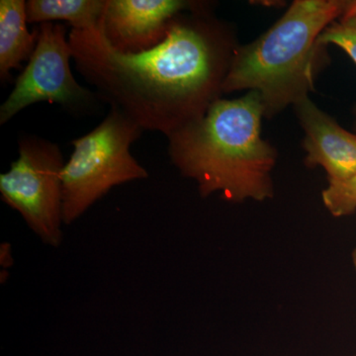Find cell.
Here are the masks:
<instances>
[{
  "label": "cell",
  "instance_id": "6da1fadb",
  "mask_svg": "<svg viewBox=\"0 0 356 356\" xmlns=\"http://www.w3.org/2000/svg\"><path fill=\"white\" fill-rule=\"evenodd\" d=\"M203 2L180 13L156 48L125 55L96 30H70L76 70L110 106L166 137L202 118L222 93L238 48L231 29Z\"/></svg>",
  "mask_w": 356,
  "mask_h": 356
},
{
  "label": "cell",
  "instance_id": "7a4b0ae2",
  "mask_svg": "<svg viewBox=\"0 0 356 356\" xmlns=\"http://www.w3.org/2000/svg\"><path fill=\"white\" fill-rule=\"evenodd\" d=\"M264 116L257 91L236 99L220 98L202 118L168 136L173 165L197 182L202 197L216 192L232 203L273 197L277 153L262 139Z\"/></svg>",
  "mask_w": 356,
  "mask_h": 356
},
{
  "label": "cell",
  "instance_id": "3957f363",
  "mask_svg": "<svg viewBox=\"0 0 356 356\" xmlns=\"http://www.w3.org/2000/svg\"><path fill=\"white\" fill-rule=\"evenodd\" d=\"M348 1L296 0L259 38L238 46L222 93L257 91L266 117L308 97L323 62L322 33L346 13Z\"/></svg>",
  "mask_w": 356,
  "mask_h": 356
},
{
  "label": "cell",
  "instance_id": "277c9868",
  "mask_svg": "<svg viewBox=\"0 0 356 356\" xmlns=\"http://www.w3.org/2000/svg\"><path fill=\"white\" fill-rule=\"evenodd\" d=\"M143 132L127 115L111 107L97 127L72 140L74 152L62 175L65 225L76 222L113 187L149 177L130 152Z\"/></svg>",
  "mask_w": 356,
  "mask_h": 356
},
{
  "label": "cell",
  "instance_id": "5b68a950",
  "mask_svg": "<svg viewBox=\"0 0 356 356\" xmlns=\"http://www.w3.org/2000/svg\"><path fill=\"white\" fill-rule=\"evenodd\" d=\"M19 156L0 175L2 201L17 211L44 245L63 242L64 194L60 147L51 140L26 136L19 139Z\"/></svg>",
  "mask_w": 356,
  "mask_h": 356
},
{
  "label": "cell",
  "instance_id": "8992f818",
  "mask_svg": "<svg viewBox=\"0 0 356 356\" xmlns=\"http://www.w3.org/2000/svg\"><path fill=\"white\" fill-rule=\"evenodd\" d=\"M38 29L36 48L0 107V125L35 103H57L65 108L81 110L95 102V95L77 83L72 74V51L65 26L47 22Z\"/></svg>",
  "mask_w": 356,
  "mask_h": 356
},
{
  "label": "cell",
  "instance_id": "52a82bcc",
  "mask_svg": "<svg viewBox=\"0 0 356 356\" xmlns=\"http://www.w3.org/2000/svg\"><path fill=\"white\" fill-rule=\"evenodd\" d=\"M201 3L185 0H107L100 26L114 50L136 55L163 43L172 20Z\"/></svg>",
  "mask_w": 356,
  "mask_h": 356
},
{
  "label": "cell",
  "instance_id": "ba28073f",
  "mask_svg": "<svg viewBox=\"0 0 356 356\" xmlns=\"http://www.w3.org/2000/svg\"><path fill=\"white\" fill-rule=\"evenodd\" d=\"M305 132L306 165L322 166L327 180H343L356 173V134L341 127L305 97L294 105Z\"/></svg>",
  "mask_w": 356,
  "mask_h": 356
},
{
  "label": "cell",
  "instance_id": "9c48e42d",
  "mask_svg": "<svg viewBox=\"0 0 356 356\" xmlns=\"http://www.w3.org/2000/svg\"><path fill=\"white\" fill-rule=\"evenodd\" d=\"M24 0L0 1V79L6 83L13 70L29 60L38 41L39 29L29 32Z\"/></svg>",
  "mask_w": 356,
  "mask_h": 356
},
{
  "label": "cell",
  "instance_id": "30bf717a",
  "mask_svg": "<svg viewBox=\"0 0 356 356\" xmlns=\"http://www.w3.org/2000/svg\"><path fill=\"white\" fill-rule=\"evenodd\" d=\"M107 0H28V24L67 21L72 29L96 30L99 28Z\"/></svg>",
  "mask_w": 356,
  "mask_h": 356
},
{
  "label": "cell",
  "instance_id": "8fae6325",
  "mask_svg": "<svg viewBox=\"0 0 356 356\" xmlns=\"http://www.w3.org/2000/svg\"><path fill=\"white\" fill-rule=\"evenodd\" d=\"M322 198L332 216L353 214L356 211V173L346 179L329 181L323 191Z\"/></svg>",
  "mask_w": 356,
  "mask_h": 356
},
{
  "label": "cell",
  "instance_id": "7c38bea8",
  "mask_svg": "<svg viewBox=\"0 0 356 356\" xmlns=\"http://www.w3.org/2000/svg\"><path fill=\"white\" fill-rule=\"evenodd\" d=\"M318 42L324 47L330 44L339 47L356 65V17H343L332 23L322 33Z\"/></svg>",
  "mask_w": 356,
  "mask_h": 356
},
{
  "label": "cell",
  "instance_id": "4fadbf2b",
  "mask_svg": "<svg viewBox=\"0 0 356 356\" xmlns=\"http://www.w3.org/2000/svg\"><path fill=\"white\" fill-rule=\"evenodd\" d=\"M343 17H356V0H355V1H348V6H346V13H344Z\"/></svg>",
  "mask_w": 356,
  "mask_h": 356
},
{
  "label": "cell",
  "instance_id": "5bb4252c",
  "mask_svg": "<svg viewBox=\"0 0 356 356\" xmlns=\"http://www.w3.org/2000/svg\"><path fill=\"white\" fill-rule=\"evenodd\" d=\"M351 259H353V266L356 271V248L353 250V254H351Z\"/></svg>",
  "mask_w": 356,
  "mask_h": 356
}]
</instances>
